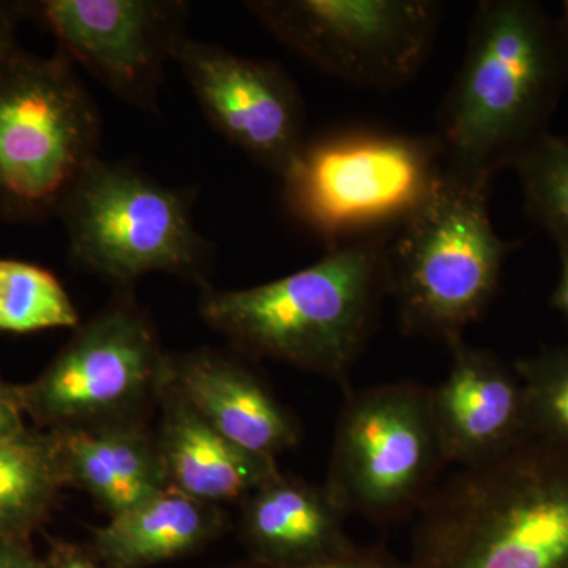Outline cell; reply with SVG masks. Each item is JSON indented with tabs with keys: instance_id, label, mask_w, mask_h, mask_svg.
<instances>
[{
	"instance_id": "cell-1",
	"label": "cell",
	"mask_w": 568,
	"mask_h": 568,
	"mask_svg": "<svg viewBox=\"0 0 568 568\" xmlns=\"http://www.w3.org/2000/svg\"><path fill=\"white\" fill-rule=\"evenodd\" d=\"M567 84L560 20L534 0L481 2L437 121L443 170L489 186L549 133Z\"/></svg>"
},
{
	"instance_id": "cell-2",
	"label": "cell",
	"mask_w": 568,
	"mask_h": 568,
	"mask_svg": "<svg viewBox=\"0 0 568 568\" xmlns=\"http://www.w3.org/2000/svg\"><path fill=\"white\" fill-rule=\"evenodd\" d=\"M392 234L332 246L317 263L274 282L204 287L200 316L244 357L345 383L388 297Z\"/></svg>"
},
{
	"instance_id": "cell-3",
	"label": "cell",
	"mask_w": 568,
	"mask_h": 568,
	"mask_svg": "<svg viewBox=\"0 0 568 568\" xmlns=\"http://www.w3.org/2000/svg\"><path fill=\"white\" fill-rule=\"evenodd\" d=\"M417 517L414 568H568V446L528 435L458 467Z\"/></svg>"
},
{
	"instance_id": "cell-4",
	"label": "cell",
	"mask_w": 568,
	"mask_h": 568,
	"mask_svg": "<svg viewBox=\"0 0 568 568\" xmlns=\"http://www.w3.org/2000/svg\"><path fill=\"white\" fill-rule=\"evenodd\" d=\"M488 189L443 170L388 239V297L406 335L452 345L491 304L515 245L493 226Z\"/></svg>"
},
{
	"instance_id": "cell-5",
	"label": "cell",
	"mask_w": 568,
	"mask_h": 568,
	"mask_svg": "<svg viewBox=\"0 0 568 568\" xmlns=\"http://www.w3.org/2000/svg\"><path fill=\"white\" fill-rule=\"evenodd\" d=\"M100 144L99 106L65 55H0V222L58 216Z\"/></svg>"
},
{
	"instance_id": "cell-6",
	"label": "cell",
	"mask_w": 568,
	"mask_h": 568,
	"mask_svg": "<svg viewBox=\"0 0 568 568\" xmlns=\"http://www.w3.org/2000/svg\"><path fill=\"white\" fill-rule=\"evenodd\" d=\"M440 174L435 134L353 129L306 140L280 179L287 211L332 248L395 233Z\"/></svg>"
},
{
	"instance_id": "cell-7",
	"label": "cell",
	"mask_w": 568,
	"mask_h": 568,
	"mask_svg": "<svg viewBox=\"0 0 568 568\" xmlns=\"http://www.w3.org/2000/svg\"><path fill=\"white\" fill-rule=\"evenodd\" d=\"M194 193L100 156L77 183L59 219L78 267L130 290L149 274L207 287L212 245L193 223Z\"/></svg>"
},
{
	"instance_id": "cell-8",
	"label": "cell",
	"mask_w": 568,
	"mask_h": 568,
	"mask_svg": "<svg viewBox=\"0 0 568 568\" xmlns=\"http://www.w3.org/2000/svg\"><path fill=\"white\" fill-rule=\"evenodd\" d=\"M446 466L429 387L398 381L347 392L324 488L346 517L394 525L418 514Z\"/></svg>"
},
{
	"instance_id": "cell-9",
	"label": "cell",
	"mask_w": 568,
	"mask_h": 568,
	"mask_svg": "<svg viewBox=\"0 0 568 568\" xmlns=\"http://www.w3.org/2000/svg\"><path fill=\"white\" fill-rule=\"evenodd\" d=\"M168 357L151 316L132 291H119L20 386L22 413L48 432L144 422L159 405Z\"/></svg>"
},
{
	"instance_id": "cell-10",
	"label": "cell",
	"mask_w": 568,
	"mask_h": 568,
	"mask_svg": "<svg viewBox=\"0 0 568 568\" xmlns=\"http://www.w3.org/2000/svg\"><path fill=\"white\" fill-rule=\"evenodd\" d=\"M246 9L317 69L373 89L406 84L435 43L443 6L432 0H253Z\"/></svg>"
},
{
	"instance_id": "cell-11",
	"label": "cell",
	"mask_w": 568,
	"mask_h": 568,
	"mask_svg": "<svg viewBox=\"0 0 568 568\" xmlns=\"http://www.w3.org/2000/svg\"><path fill=\"white\" fill-rule=\"evenodd\" d=\"M31 13L61 54L138 110L160 114L166 63L185 39L190 3L181 0H43Z\"/></svg>"
},
{
	"instance_id": "cell-12",
	"label": "cell",
	"mask_w": 568,
	"mask_h": 568,
	"mask_svg": "<svg viewBox=\"0 0 568 568\" xmlns=\"http://www.w3.org/2000/svg\"><path fill=\"white\" fill-rule=\"evenodd\" d=\"M174 61L224 140L282 178L305 144V108L282 65L186 36Z\"/></svg>"
},
{
	"instance_id": "cell-13",
	"label": "cell",
	"mask_w": 568,
	"mask_h": 568,
	"mask_svg": "<svg viewBox=\"0 0 568 568\" xmlns=\"http://www.w3.org/2000/svg\"><path fill=\"white\" fill-rule=\"evenodd\" d=\"M447 376L429 387L433 420L447 466L485 462L529 435L525 388L495 353L467 345H448Z\"/></svg>"
},
{
	"instance_id": "cell-14",
	"label": "cell",
	"mask_w": 568,
	"mask_h": 568,
	"mask_svg": "<svg viewBox=\"0 0 568 568\" xmlns=\"http://www.w3.org/2000/svg\"><path fill=\"white\" fill-rule=\"evenodd\" d=\"M239 355L209 347L170 354L164 387L231 443L278 462L301 443V424Z\"/></svg>"
},
{
	"instance_id": "cell-15",
	"label": "cell",
	"mask_w": 568,
	"mask_h": 568,
	"mask_svg": "<svg viewBox=\"0 0 568 568\" xmlns=\"http://www.w3.org/2000/svg\"><path fill=\"white\" fill-rule=\"evenodd\" d=\"M345 518L323 487L280 470L241 503L239 538L263 566H298L353 547Z\"/></svg>"
},
{
	"instance_id": "cell-16",
	"label": "cell",
	"mask_w": 568,
	"mask_h": 568,
	"mask_svg": "<svg viewBox=\"0 0 568 568\" xmlns=\"http://www.w3.org/2000/svg\"><path fill=\"white\" fill-rule=\"evenodd\" d=\"M156 406L160 425L155 436L170 487L224 507L241 504L280 473L275 459L231 443L170 388L163 387Z\"/></svg>"
},
{
	"instance_id": "cell-17",
	"label": "cell",
	"mask_w": 568,
	"mask_h": 568,
	"mask_svg": "<svg viewBox=\"0 0 568 568\" xmlns=\"http://www.w3.org/2000/svg\"><path fill=\"white\" fill-rule=\"evenodd\" d=\"M67 487L118 517L170 487L155 433L145 422L54 432Z\"/></svg>"
},
{
	"instance_id": "cell-18",
	"label": "cell",
	"mask_w": 568,
	"mask_h": 568,
	"mask_svg": "<svg viewBox=\"0 0 568 568\" xmlns=\"http://www.w3.org/2000/svg\"><path fill=\"white\" fill-rule=\"evenodd\" d=\"M227 525L224 507L168 487L93 529L89 545L111 568H149L203 551Z\"/></svg>"
},
{
	"instance_id": "cell-19",
	"label": "cell",
	"mask_w": 568,
	"mask_h": 568,
	"mask_svg": "<svg viewBox=\"0 0 568 568\" xmlns=\"http://www.w3.org/2000/svg\"><path fill=\"white\" fill-rule=\"evenodd\" d=\"M65 487L54 432L26 426L0 443V538L31 541Z\"/></svg>"
},
{
	"instance_id": "cell-20",
	"label": "cell",
	"mask_w": 568,
	"mask_h": 568,
	"mask_svg": "<svg viewBox=\"0 0 568 568\" xmlns=\"http://www.w3.org/2000/svg\"><path fill=\"white\" fill-rule=\"evenodd\" d=\"M77 306L58 276L40 265L0 260V332L77 328Z\"/></svg>"
},
{
	"instance_id": "cell-21",
	"label": "cell",
	"mask_w": 568,
	"mask_h": 568,
	"mask_svg": "<svg viewBox=\"0 0 568 568\" xmlns=\"http://www.w3.org/2000/svg\"><path fill=\"white\" fill-rule=\"evenodd\" d=\"M511 168L529 219L558 248L568 246V138L545 134Z\"/></svg>"
},
{
	"instance_id": "cell-22",
	"label": "cell",
	"mask_w": 568,
	"mask_h": 568,
	"mask_svg": "<svg viewBox=\"0 0 568 568\" xmlns=\"http://www.w3.org/2000/svg\"><path fill=\"white\" fill-rule=\"evenodd\" d=\"M514 368L525 388L529 435L568 446V346L519 358Z\"/></svg>"
},
{
	"instance_id": "cell-23",
	"label": "cell",
	"mask_w": 568,
	"mask_h": 568,
	"mask_svg": "<svg viewBox=\"0 0 568 568\" xmlns=\"http://www.w3.org/2000/svg\"><path fill=\"white\" fill-rule=\"evenodd\" d=\"M40 568H111L99 558L91 545L52 540L47 555L40 558Z\"/></svg>"
},
{
	"instance_id": "cell-24",
	"label": "cell",
	"mask_w": 568,
	"mask_h": 568,
	"mask_svg": "<svg viewBox=\"0 0 568 568\" xmlns=\"http://www.w3.org/2000/svg\"><path fill=\"white\" fill-rule=\"evenodd\" d=\"M233 568H398L390 560L384 558L377 551H358L354 547L331 556V558L313 560V562L298 564V566H263V564L250 562L248 566Z\"/></svg>"
},
{
	"instance_id": "cell-25",
	"label": "cell",
	"mask_w": 568,
	"mask_h": 568,
	"mask_svg": "<svg viewBox=\"0 0 568 568\" xmlns=\"http://www.w3.org/2000/svg\"><path fill=\"white\" fill-rule=\"evenodd\" d=\"M26 14H31V3L0 0V55L18 47L17 29Z\"/></svg>"
},
{
	"instance_id": "cell-26",
	"label": "cell",
	"mask_w": 568,
	"mask_h": 568,
	"mask_svg": "<svg viewBox=\"0 0 568 568\" xmlns=\"http://www.w3.org/2000/svg\"><path fill=\"white\" fill-rule=\"evenodd\" d=\"M0 568H40L31 541L0 538Z\"/></svg>"
},
{
	"instance_id": "cell-27",
	"label": "cell",
	"mask_w": 568,
	"mask_h": 568,
	"mask_svg": "<svg viewBox=\"0 0 568 568\" xmlns=\"http://www.w3.org/2000/svg\"><path fill=\"white\" fill-rule=\"evenodd\" d=\"M26 428L24 413L17 405L0 403V443Z\"/></svg>"
},
{
	"instance_id": "cell-28",
	"label": "cell",
	"mask_w": 568,
	"mask_h": 568,
	"mask_svg": "<svg viewBox=\"0 0 568 568\" xmlns=\"http://www.w3.org/2000/svg\"><path fill=\"white\" fill-rule=\"evenodd\" d=\"M558 250L560 272L555 293L551 295V304L568 321V246Z\"/></svg>"
},
{
	"instance_id": "cell-29",
	"label": "cell",
	"mask_w": 568,
	"mask_h": 568,
	"mask_svg": "<svg viewBox=\"0 0 568 568\" xmlns=\"http://www.w3.org/2000/svg\"><path fill=\"white\" fill-rule=\"evenodd\" d=\"M0 403H11V405H17L21 409L20 386L7 383L0 377Z\"/></svg>"
},
{
	"instance_id": "cell-30",
	"label": "cell",
	"mask_w": 568,
	"mask_h": 568,
	"mask_svg": "<svg viewBox=\"0 0 568 568\" xmlns=\"http://www.w3.org/2000/svg\"><path fill=\"white\" fill-rule=\"evenodd\" d=\"M560 24H562L568 41V0L562 2V18H560Z\"/></svg>"
}]
</instances>
